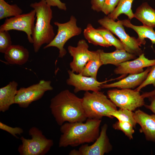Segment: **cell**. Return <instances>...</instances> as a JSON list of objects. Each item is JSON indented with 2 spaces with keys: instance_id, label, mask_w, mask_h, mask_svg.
<instances>
[{
  "instance_id": "6da1fadb",
  "label": "cell",
  "mask_w": 155,
  "mask_h": 155,
  "mask_svg": "<svg viewBox=\"0 0 155 155\" xmlns=\"http://www.w3.org/2000/svg\"><path fill=\"white\" fill-rule=\"evenodd\" d=\"M51 113L59 125L65 122H84L87 118L82 105V99L68 90L60 92L51 100Z\"/></svg>"
},
{
  "instance_id": "7a4b0ae2",
  "label": "cell",
  "mask_w": 155,
  "mask_h": 155,
  "mask_svg": "<svg viewBox=\"0 0 155 155\" xmlns=\"http://www.w3.org/2000/svg\"><path fill=\"white\" fill-rule=\"evenodd\" d=\"M101 119L87 118L85 123L66 122L60 126L59 147H76L94 142L100 133Z\"/></svg>"
},
{
  "instance_id": "3957f363",
  "label": "cell",
  "mask_w": 155,
  "mask_h": 155,
  "mask_svg": "<svg viewBox=\"0 0 155 155\" xmlns=\"http://www.w3.org/2000/svg\"><path fill=\"white\" fill-rule=\"evenodd\" d=\"M30 6L36 12V22L32 35L35 53L38 52L42 45L50 43L55 35L51 24L53 12L45 0L31 3Z\"/></svg>"
},
{
  "instance_id": "277c9868",
  "label": "cell",
  "mask_w": 155,
  "mask_h": 155,
  "mask_svg": "<svg viewBox=\"0 0 155 155\" xmlns=\"http://www.w3.org/2000/svg\"><path fill=\"white\" fill-rule=\"evenodd\" d=\"M82 99L83 108L87 118L101 119L103 117L112 118L110 114L117 106L101 92L86 91Z\"/></svg>"
},
{
  "instance_id": "5b68a950",
  "label": "cell",
  "mask_w": 155,
  "mask_h": 155,
  "mask_svg": "<svg viewBox=\"0 0 155 155\" xmlns=\"http://www.w3.org/2000/svg\"><path fill=\"white\" fill-rule=\"evenodd\" d=\"M31 139L22 136V144L18 151L20 155H44L53 146V140L48 139L43 134L42 131L35 127H31L28 131Z\"/></svg>"
},
{
  "instance_id": "8992f818",
  "label": "cell",
  "mask_w": 155,
  "mask_h": 155,
  "mask_svg": "<svg viewBox=\"0 0 155 155\" xmlns=\"http://www.w3.org/2000/svg\"><path fill=\"white\" fill-rule=\"evenodd\" d=\"M77 20L73 15H71L69 20L64 23L57 22H54L58 27L57 32L53 40L44 46V49L51 47H55L59 50V57H63L67 54V51L64 48L66 42L71 38L80 35L82 32L81 28L77 25Z\"/></svg>"
},
{
  "instance_id": "52a82bcc",
  "label": "cell",
  "mask_w": 155,
  "mask_h": 155,
  "mask_svg": "<svg viewBox=\"0 0 155 155\" xmlns=\"http://www.w3.org/2000/svg\"><path fill=\"white\" fill-rule=\"evenodd\" d=\"M98 22L102 27L108 30L119 38L127 52L138 56L143 53L140 47L141 45L137 38L130 36L125 32L121 20L115 22L107 16H105L99 19Z\"/></svg>"
},
{
  "instance_id": "ba28073f",
  "label": "cell",
  "mask_w": 155,
  "mask_h": 155,
  "mask_svg": "<svg viewBox=\"0 0 155 155\" xmlns=\"http://www.w3.org/2000/svg\"><path fill=\"white\" fill-rule=\"evenodd\" d=\"M108 97L117 107L131 111L145 105L140 92L131 89H113L107 92Z\"/></svg>"
},
{
  "instance_id": "9c48e42d",
  "label": "cell",
  "mask_w": 155,
  "mask_h": 155,
  "mask_svg": "<svg viewBox=\"0 0 155 155\" xmlns=\"http://www.w3.org/2000/svg\"><path fill=\"white\" fill-rule=\"evenodd\" d=\"M50 81L40 80L38 83L27 88L22 87L17 90L14 104L26 108L31 103L41 98L45 93L53 89Z\"/></svg>"
},
{
  "instance_id": "30bf717a",
  "label": "cell",
  "mask_w": 155,
  "mask_h": 155,
  "mask_svg": "<svg viewBox=\"0 0 155 155\" xmlns=\"http://www.w3.org/2000/svg\"><path fill=\"white\" fill-rule=\"evenodd\" d=\"M36 12L34 9L26 13L22 14L7 18L0 27V31L15 30L24 32L28 40L33 43L32 35L35 26Z\"/></svg>"
},
{
  "instance_id": "8fae6325",
  "label": "cell",
  "mask_w": 155,
  "mask_h": 155,
  "mask_svg": "<svg viewBox=\"0 0 155 155\" xmlns=\"http://www.w3.org/2000/svg\"><path fill=\"white\" fill-rule=\"evenodd\" d=\"M108 126L104 124L101 127L100 135L91 145H82L78 150L74 149L69 153L70 155H103L113 149V146L107 135Z\"/></svg>"
},
{
  "instance_id": "7c38bea8",
  "label": "cell",
  "mask_w": 155,
  "mask_h": 155,
  "mask_svg": "<svg viewBox=\"0 0 155 155\" xmlns=\"http://www.w3.org/2000/svg\"><path fill=\"white\" fill-rule=\"evenodd\" d=\"M88 48V43L84 39L79 40L76 47L70 45L68 47V52L73 58L70 63L73 72L80 73L87 62L92 57L94 51H90Z\"/></svg>"
},
{
  "instance_id": "4fadbf2b",
  "label": "cell",
  "mask_w": 155,
  "mask_h": 155,
  "mask_svg": "<svg viewBox=\"0 0 155 155\" xmlns=\"http://www.w3.org/2000/svg\"><path fill=\"white\" fill-rule=\"evenodd\" d=\"M67 72L69 78L66 80L67 85L73 86L74 87V92L76 93L80 91L92 92L100 91L102 84L112 80H106L102 82L98 81L96 78L91 77L83 75L81 73H74L69 70Z\"/></svg>"
},
{
  "instance_id": "5bb4252c",
  "label": "cell",
  "mask_w": 155,
  "mask_h": 155,
  "mask_svg": "<svg viewBox=\"0 0 155 155\" xmlns=\"http://www.w3.org/2000/svg\"><path fill=\"white\" fill-rule=\"evenodd\" d=\"M155 65V59L150 60L142 53L139 57L131 61H127L120 64L114 70L115 73L125 75L128 74L141 73L146 67Z\"/></svg>"
},
{
  "instance_id": "9a60e30c",
  "label": "cell",
  "mask_w": 155,
  "mask_h": 155,
  "mask_svg": "<svg viewBox=\"0 0 155 155\" xmlns=\"http://www.w3.org/2000/svg\"><path fill=\"white\" fill-rule=\"evenodd\" d=\"M134 116L141 127L140 132L144 134L147 140L155 142V114L149 115L138 109L134 113Z\"/></svg>"
},
{
  "instance_id": "2e32d148",
  "label": "cell",
  "mask_w": 155,
  "mask_h": 155,
  "mask_svg": "<svg viewBox=\"0 0 155 155\" xmlns=\"http://www.w3.org/2000/svg\"><path fill=\"white\" fill-rule=\"evenodd\" d=\"M152 66L147 67L143 72L137 74H129L128 76L116 82L110 84H104L101 88L117 87L121 89L134 88L140 85L146 79Z\"/></svg>"
},
{
  "instance_id": "e0dca14e",
  "label": "cell",
  "mask_w": 155,
  "mask_h": 155,
  "mask_svg": "<svg viewBox=\"0 0 155 155\" xmlns=\"http://www.w3.org/2000/svg\"><path fill=\"white\" fill-rule=\"evenodd\" d=\"M103 65L111 64L118 66L120 64L136 58V55L127 52L125 50H116L106 53L103 50H98Z\"/></svg>"
},
{
  "instance_id": "ac0fdd59",
  "label": "cell",
  "mask_w": 155,
  "mask_h": 155,
  "mask_svg": "<svg viewBox=\"0 0 155 155\" xmlns=\"http://www.w3.org/2000/svg\"><path fill=\"white\" fill-rule=\"evenodd\" d=\"M29 55L28 50L22 46L12 45L4 53V58L9 64L22 65L27 61Z\"/></svg>"
},
{
  "instance_id": "d6986e66",
  "label": "cell",
  "mask_w": 155,
  "mask_h": 155,
  "mask_svg": "<svg viewBox=\"0 0 155 155\" xmlns=\"http://www.w3.org/2000/svg\"><path fill=\"white\" fill-rule=\"evenodd\" d=\"M18 83L14 81L10 82L0 88V111L5 112L14 104L15 98L17 91Z\"/></svg>"
},
{
  "instance_id": "ffe728a7",
  "label": "cell",
  "mask_w": 155,
  "mask_h": 155,
  "mask_svg": "<svg viewBox=\"0 0 155 155\" xmlns=\"http://www.w3.org/2000/svg\"><path fill=\"white\" fill-rule=\"evenodd\" d=\"M134 16L143 25L153 28L155 27V9L147 3H143L137 8Z\"/></svg>"
},
{
  "instance_id": "44dd1931",
  "label": "cell",
  "mask_w": 155,
  "mask_h": 155,
  "mask_svg": "<svg viewBox=\"0 0 155 155\" xmlns=\"http://www.w3.org/2000/svg\"><path fill=\"white\" fill-rule=\"evenodd\" d=\"M121 21L123 26L132 29L137 33L138 35L137 39L141 45L145 44L146 38L149 39L153 44H155V31L153 28L144 25H134L129 20L125 19Z\"/></svg>"
},
{
  "instance_id": "7402d4cb",
  "label": "cell",
  "mask_w": 155,
  "mask_h": 155,
  "mask_svg": "<svg viewBox=\"0 0 155 155\" xmlns=\"http://www.w3.org/2000/svg\"><path fill=\"white\" fill-rule=\"evenodd\" d=\"M83 35L89 43L94 45H99L106 47L112 46L100 34L97 29L94 28L90 23L88 24L84 29Z\"/></svg>"
},
{
  "instance_id": "603a6c76",
  "label": "cell",
  "mask_w": 155,
  "mask_h": 155,
  "mask_svg": "<svg viewBox=\"0 0 155 155\" xmlns=\"http://www.w3.org/2000/svg\"><path fill=\"white\" fill-rule=\"evenodd\" d=\"M102 65L98 50L94 51L92 57L87 62L80 73L84 76L96 78L98 69Z\"/></svg>"
},
{
  "instance_id": "cb8c5ba5",
  "label": "cell",
  "mask_w": 155,
  "mask_h": 155,
  "mask_svg": "<svg viewBox=\"0 0 155 155\" xmlns=\"http://www.w3.org/2000/svg\"><path fill=\"white\" fill-rule=\"evenodd\" d=\"M134 0H120L114 10L108 15L109 18L115 21L121 14L126 15L131 20L134 18V13L131 9L132 4Z\"/></svg>"
},
{
  "instance_id": "d4e9b609",
  "label": "cell",
  "mask_w": 155,
  "mask_h": 155,
  "mask_svg": "<svg viewBox=\"0 0 155 155\" xmlns=\"http://www.w3.org/2000/svg\"><path fill=\"white\" fill-rule=\"evenodd\" d=\"M23 11L16 4L10 5L0 0V20L22 14Z\"/></svg>"
},
{
  "instance_id": "484cf974",
  "label": "cell",
  "mask_w": 155,
  "mask_h": 155,
  "mask_svg": "<svg viewBox=\"0 0 155 155\" xmlns=\"http://www.w3.org/2000/svg\"><path fill=\"white\" fill-rule=\"evenodd\" d=\"M111 116L117 119L119 121L127 122L130 123L134 128H135L137 124L132 111L120 108L111 113Z\"/></svg>"
},
{
  "instance_id": "4316f807",
  "label": "cell",
  "mask_w": 155,
  "mask_h": 155,
  "mask_svg": "<svg viewBox=\"0 0 155 155\" xmlns=\"http://www.w3.org/2000/svg\"><path fill=\"white\" fill-rule=\"evenodd\" d=\"M97 29L104 39L112 46H115L116 50H125L124 46L121 40L116 38L108 30L103 27H99Z\"/></svg>"
},
{
  "instance_id": "83f0119b",
  "label": "cell",
  "mask_w": 155,
  "mask_h": 155,
  "mask_svg": "<svg viewBox=\"0 0 155 155\" xmlns=\"http://www.w3.org/2000/svg\"><path fill=\"white\" fill-rule=\"evenodd\" d=\"M112 127L115 129L122 131L129 140L133 139L134 128L129 123L118 121L113 124Z\"/></svg>"
},
{
  "instance_id": "f1b7e54d",
  "label": "cell",
  "mask_w": 155,
  "mask_h": 155,
  "mask_svg": "<svg viewBox=\"0 0 155 155\" xmlns=\"http://www.w3.org/2000/svg\"><path fill=\"white\" fill-rule=\"evenodd\" d=\"M12 45L11 36L9 31H0V52L5 53Z\"/></svg>"
},
{
  "instance_id": "f546056e",
  "label": "cell",
  "mask_w": 155,
  "mask_h": 155,
  "mask_svg": "<svg viewBox=\"0 0 155 155\" xmlns=\"http://www.w3.org/2000/svg\"><path fill=\"white\" fill-rule=\"evenodd\" d=\"M150 84H152L155 87V65L152 66L145 80L135 90L140 92L142 88Z\"/></svg>"
},
{
  "instance_id": "4dcf8cb0",
  "label": "cell",
  "mask_w": 155,
  "mask_h": 155,
  "mask_svg": "<svg viewBox=\"0 0 155 155\" xmlns=\"http://www.w3.org/2000/svg\"><path fill=\"white\" fill-rule=\"evenodd\" d=\"M120 0H105L102 11L106 15L111 13L117 5Z\"/></svg>"
},
{
  "instance_id": "1f68e13d",
  "label": "cell",
  "mask_w": 155,
  "mask_h": 155,
  "mask_svg": "<svg viewBox=\"0 0 155 155\" xmlns=\"http://www.w3.org/2000/svg\"><path fill=\"white\" fill-rule=\"evenodd\" d=\"M0 129L8 132L17 138H19L17 135H20L24 132L23 129L20 127H12L3 123L1 121L0 122Z\"/></svg>"
},
{
  "instance_id": "d6a6232c",
  "label": "cell",
  "mask_w": 155,
  "mask_h": 155,
  "mask_svg": "<svg viewBox=\"0 0 155 155\" xmlns=\"http://www.w3.org/2000/svg\"><path fill=\"white\" fill-rule=\"evenodd\" d=\"M47 4L51 7H57L61 10L66 11L67 8L66 4L60 0H45Z\"/></svg>"
},
{
  "instance_id": "836d02e7",
  "label": "cell",
  "mask_w": 155,
  "mask_h": 155,
  "mask_svg": "<svg viewBox=\"0 0 155 155\" xmlns=\"http://www.w3.org/2000/svg\"><path fill=\"white\" fill-rule=\"evenodd\" d=\"M105 0H91V9L97 12L102 11Z\"/></svg>"
},
{
  "instance_id": "e575fe53",
  "label": "cell",
  "mask_w": 155,
  "mask_h": 155,
  "mask_svg": "<svg viewBox=\"0 0 155 155\" xmlns=\"http://www.w3.org/2000/svg\"><path fill=\"white\" fill-rule=\"evenodd\" d=\"M151 102L149 105H145V107L155 113V95L151 96L148 98Z\"/></svg>"
},
{
  "instance_id": "d590c367",
  "label": "cell",
  "mask_w": 155,
  "mask_h": 155,
  "mask_svg": "<svg viewBox=\"0 0 155 155\" xmlns=\"http://www.w3.org/2000/svg\"><path fill=\"white\" fill-rule=\"evenodd\" d=\"M141 95L144 98H148L151 96L155 95V89L150 92L143 93L141 94Z\"/></svg>"
}]
</instances>
